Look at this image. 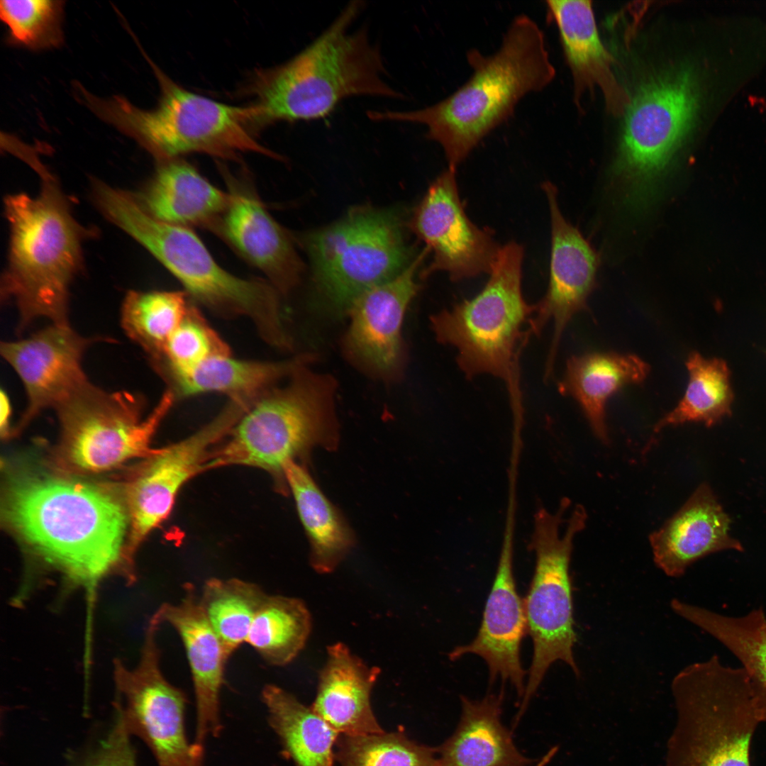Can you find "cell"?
<instances>
[{
    "label": "cell",
    "instance_id": "obj_11",
    "mask_svg": "<svg viewBox=\"0 0 766 766\" xmlns=\"http://www.w3.org/2000/svg\"><path fill=\"white\" fill-rule=\"evenodd\" d=\"M569 506L570 500L562 499L557 512L540 508L533 516L530 548L535 564L523 601L533 652L516 722L555 662H564L577 677L580 675L573 650L577 638L570 564L574 539L584 528L587 514L582 506H575L561 533L563 515Z\"/></svg>",
    "mask_w": 766,
    "mask_h": 766
},
{
    "label": "cell",
    "instance_id": "obj_30",
    "mask_svg": "<svg viewBox=\"0 0 766 766\" xmlns=\"http://www.w3.org/2000/svg\"><path fill=\"white\" fill-rule=\"evenodd\" d=\"M673 611L716 638L741 662L761 723H766V614L762 607L739 616L721 614L677 599Z\"/></svg>",
    "mask_w": 766,
    "mask_h": 766
},
{
    "label": "cell",
    "instance_id": "obj_26",
    "mask_svg": "<svg viewBox=\"0 0 766 766\" xmlns=\"http://www.w3.org/2000/svg\"><path fill=\"white\" fill-rule=\"evenodd\" d=\"M136 197L149 214L161 221L212 231L230 201L228 192L213 185L179 158L160 162L152 179Z\"/></svg>",
    "mask_w": 766,
    "mask_h": 766
},
{
    "label": "cell",
    "instance_id": "obj_3",
    "mask_svg": "<svg viewBox=\"0 0 766 766\" xmlns=\"http://www.w3.org/2000/svg\"><path fill=\"white\" fill-rule=\"evenodd\" d=\"M37 153L24 143L13 150L38 174V196L19 193L4 199L10 238L1 296L16 306L20 331L38 318L69 324L70 285L82 265L86 234L57 177Z\"/></svg>",
    "mask_w": 766,
    "mask_h": 766
},
{
    "label": "cell",
    "instance_id": "obj_28",
    "mask_svg": "<svg viewBox=\"0 0 766 766\" xmlns=\"http://www.w3.org/2000/svg\"><path fill=\"white\" fill-rule=\"evenodd\" d=\"M504 692L481 700L461 697L462 714L453 735L438 749V766H528L501 721Z\"/></svg>",
    "mask_w": 766,
    "mask_h": 766
},
{
    "label": "cell",
    "instance_id": "obj_27",
    "mask_svg": "<svg viewBox=\"0 0 766 766\" xmlns=\"http://www.w3.org/2000/svg\"><path fill=\"white\" fill-rule=\"evenodd\" d=\"M313 359V356L308 354L278 362L220 355L187 372L163 371L159 374L176 400L206 393H221L228 395L230 399L255 401Z\"/></svg>",
    "mask_w": 766,
    "mask_h": 766
},
{
    "label": "cell",
    "instance_id": "obj_33",
    "mask_svg": "<svg viewBox=\"0 0 766 766\" xmlns=\"http://www.w3.org/2000/svg\"><path fill=\"white\" fill-rule=\"evenodd\" d=\"M686 367L689 381L684 394L677 406L655 424L654 433L689 422L711 427L732 413L734 394L726 362L716 357L706 359L693 352L687 357Z\"/></svg>",
    "mask_w": 766,
    "mask_h": 766
},
{
    "label": "cell",
    "instance_id": "obj_19",
    "mask_svg": "<svg viewBox=\"0 0 766 766\" xmlns=\"http://www.w3.org/2000/svg\"><path fill=\"white\" fill-rule=\"evenodd\" d=\"M516 516L506 515L504 532L495 578L488 596L482 623L475 638L457 646L449 653L455 660L466 654H475L484 660L489 681L498 677L509 681L519 697L525 692L520 648L527 631L523 602L514 574V547Z\"/></svg>",
    "mask_w": 766,
    "mask_h": 766
},
{
    "label": "cell",
    "instance_id": "obj_12",
    "mask_svg": "<svg viewBox=\"0 0 766 766\" xmlns=\"http://www.w3.org/2000/svg\"><path fill=\"white\" fill-rule=\"evenodd\" d=\"M176 401L167 389L145 418V400L127 391L106 392L88 382L55 410L61 438L59 466L67 472L98 473L133 458H145L160 423Z\"/></svg>",
    "mask_w": 766,
    "mask_h": 766
},
{
    "label": "cell",
    "instance_id": "obj_13",
    "mask_svg": "<svg viewBox=\"0 0 766 766\" xmlns=\"http://www.w3.org/2000/svg\"><path fill=\"white\" fill-rule=\"evenodd\" d=\"M306 245L316 287L335 310L348 312L366 291L399 274L409 250L392 212L365 209L311 233Z\"/></svg>",
    "mask_w": 766,
    "mask_h": 766
},
{
    "label": "cell",
    "instance_id": "obj_29",
    "mask_svg": "<svg viewBox=\"0 0 766 766\" xmlns=\"http://www.w3.org/2000/svg\"><path fill=\"white\" fill-rule=\"evenodd\" d=\"M649 372V365L636 355L589 353L567 360L558 388L577 401L594 434L607 442L608 401L624 387L644 382Z\"/></svg>",
    "mask_w": 766,
    "mask_h": 766
},
{
    "label": "cell",
    "instance_id": "obj_9",
    "mask_svg": "<svg viewBox=\"0 0 766 766\" xmlns=\"http://www.w3.org/2000/svg\"><path fill=\"white\" fill-rule=\"evenodd\" d=\"M523 252L516 242L501 246L484 288L431 318L437 340L455 348L467 378L488 374L504 381L514 417L523 416L519 359L535 310L522 293Z\"/></svg>",
    "mask_w": 766,
    "mask_h": 766
},
{
    "label": "cell",
    "instance_id": "obj_1",
    "mask_svg": "<svg viewBox=\"0 0 766 766\" xmlns=\"http://www.w3.org/2000/svg\"><path fill=\"white\" fill-rule=\"evenodd\" d=\"M2 517L62 590H82L91 607L98 587L117 575L137 579L126 543V500L102 484L62 474L23 472L6 483Z\"/></svg>",
    "mask_w": 766,
    "mask_h": 766
},
{
    "label": "cell",
    "instance_id": "obj_10",
    "mask_svg": "<svg viewBox=\"0 0 766 766\" xmlns=\"http://www.w3.org/2000/svg\"><path fill=\"white\" fill-rule=\"evenodd\" d=\"M676 722L665 766H751L753 735L761 723L742 667L717 655L690 664L673 678Z\"/></svg>",
    "mask_w": 766,
    "mask_h": 766
},
{
    "label": "cell",
    "instance_id": "obj_36",
    "mask_svg": "<svg viewBox=\"0 0 766 766\" xmlns=\"http://www.w3.org/2000/svg\"><path fill=\"white\" fill-rule=\"evenodd\" d=\"M257 584L236 578H211L199 601L229 657L246 643L256 613L267 596Z\"/></svg>",
    "mask_w": 766,
    "mask_h": 766
},
{
    "label": "cell",
    "instance_id": "obj_31",
    "mask_svg": "<svg viewBox=\"0 0 766 766\" xmlns=\"http://www.w3.org/2000/svg\"><path fill=\"white\" fill-rule=\"evenodd\" d=\"M284 476L310 543L311 566L318 573H331L350 550L352 531L304 465L290 462Z\"/></svg>",
    "mask_w": 766,
    "mask_h": 766
},
{
    "label": "cell",
    "instance_id": "obj_5",
    "mask_svg": "<svg viewBox=\"0 0 766 766\" xmlns=\"http://www.w3.org/2000/svg\"><path fill=\"white\" fill-rule=\"evenodd\" d=\"M622 84L629 103L622 116L614 179L630 209L646 208L687 144L701 107L700 78L687 59L640 66Z\"/></svg>",
    "mask_w": 766,
    "mask_h": 766
},
{
    "label": "cell",
    "instance_id": "obj_6",
    "mask_svg": "<svg viewBox=\"0 0 766 766\" xmlns=\"http://www.w3.org/2000/svg\"><path fill=\"white\" fill-rule=\"evenodd\" d=\"M93 196L102 213L152 254L190 298L226 316H243L269 345L286 338L279 292L267 281L238 277L223 268L192 228L149 214L136 196L97 181Z\"/></svg>",
    "mask_w": 766,
    "mask_h": 766
},
{
    "label": "cell",
    "instance_id": "obj_39",
    "mask_svg": "<svg viewBox=\"0 0 766 766\" xmlns=\"http://www.w3.org/2000/svg\"><path fill=\"white\" fill-rule=\"evenodd\" d=\"M228 355V345L191 304L170 336L162 358L152 365L158 373L183 372L213 357Z\"/></svg>",
    "mask_w": 766,
    "mask_h": 766
},
{
    "label": "cell",
    "instance_id": "obj_25",
    "mask_svg": "<svg viewBox=\"0 0 766 766\" xmlns=\"http://www.w3.org/2000/svg\"><path fill=\"white\" fill-rule=\"evenodd\" d=\"M380 672L353 654L344 643L329 645L311 707L338 734L383 733L370 704L372 689Z\"/></svg>",
    "mask_w": 766,
    "mask_h": 766
},
{
    "label": "cell",
    "instance_id": "obj_2",
    "mask_svg": "<svg viewBox=\"0 0 766 766\" xmlns=\"http://www.w3.org/2000/svg\"><path fill=\"white\" fill-rule=\"evenodd\" d=\"M466 57L472 74L447 97L415 110H369L368 118L425 126L426 137L440 145L448 168L456 170L525 96L543 90L555 76L544 33L524 13L513 18L494 52L472 48Z\"/></svg>",
    "mask_w": 766,
    "mask_h": 766
},
{
    "label": "cell",
    "instance_id": "obj_35",
    "mask_svg": "<svg viewBox=\"0 0 766 766\" xmlns=\"http://www.w3.org/2000/svg\"><path fill=\"white\" fill-rule=\"evenodd\" d=\"M186 292L175 291H130L126 295L121 325L152 364L162 358L170 336L192 304Z\"/></svg>",
    "mask_w": 766,
    "mask_h": 766
},
{
    "label": "cell",
    "instance_id": "obj_23",
    "mask_svg": "<svg viewBox=\"0 0 766 766\" xmlns=\"http://www.w3.org/2000/svg\"><path fill=\"white\" fill-rule=\"evenodd\" d=\"M731 518L711 488L701 484L681 509L649 538L654 562L666 575L678 577L696 560L714 553L743 551L729 534Z\"/></svg>",
    "mask_w": 766,
    "mask_h": 766
},
{
    "label": "cell",
    "instance_id": "obj_4",
    "mask_svg": "<svg viewBox=\"0 0 766 766\" xmlns=\"http://www.w3.org/2000/svg\"><path fill=\"white\" fill-rule=\"evenodd\" d=\"M364 6L350 1L299 53L254 74L247 91L258 109L257 126L323 118L352 96L404 99L387 80L382 51L369 28L352 29Z\"/></svg>",
    "mask_w": 766,
    "mask_h": 766
},
{
    "label": "cell",
    "instance_id": "obj_7",
    "mask_svg": "<svg viewBox=\"0 0 766 766\" xmlns=\"http://www.w3.org/2000/svg\"><path fill=\"white\" fill-rule=\"evenodd\" d=\"M160 87L152 109L133 106L121 96L101 99L82 85L76 96L101 120L134 138L159 162L189 153L233 160L243 152H257L280 160L255 138L258 110L253 104L237 106L192 92L167 76L149 58Z\"/></svg>",
    "mask_w": 766,
    "mask_h": 766
},
{
    "label": "cell",
    "instance_id": "obj_21",
    "mask_svg": "<svg viewBox=\"0 0 766 766\" xmlns=\"http://www.w3.org/2000/svg\"><path fill=\"white\" fill-rule=\"evenodd\" d=\"M226 177L230 201L213 232L260 270L279 293H289L298 284L303 265L288 235L254 189Z\"/></svg>",
    "mask_w": 766,
    "mask_h": 766
},
{
    "label": "cell",
    "instance_id": "obj_18",
    "mask_svg": "<svg viewBox=\"0 0 766 766\" xmlns=\"http://www.w3.org/2000/svg\"><path fill=\"white\" fill-rule=\"evenodd\" d=\"M98 340L79 335L70 324L52 323L27 338L1 343V354L20 377L28 400L16 432L44 409H55L89 382L82 360Z\"/></svg>",
    "mask_w": 766,
    "mask_h": 766
},
{
    "label": "cell",
    "instance_id": "obj_17",
    "mask_svg": "<svg viewBox=\"0 0 766 766\" xmlns=\"http://www.w3.org/2000/svg\"><path fill=\"white\" fill-rule=\"evenodd\" d=\"M542 189L550 216V277L545 295L535 305L529 331L531 335H538L550 321L553 323L545 374L549 377L565 328L577 313L588 309V298L596 287L599 257L580 231L563 216L555 186L545 182Z\"/></svg>",
    "mask_w": 766,
    "mask_h": 766
},
{
    "label": "cell",
    "instance_id": "obj_40",
    "mask_svg": "<svg viewBox=\"0 0 766 766\" xmlns=\"http://www.w3.org/2000/svg\"><path fill=\"white\" fill-rule=\"evenodd\" d=\"M130 736L117 714L110 731L81 766H138Z\"/></svg>",
    "mask_w": 766,
    "mask_h": 766
},
{
    "label": "cell",
    "instance_id": "obj_37",
    "mask_svg": "<svg viewBox=\"0 0 766 766\" xmlns=\"http://www.w3.org/2000/svg\"><path fill=\"white\" fill-rule=\"evenodd\" d=\"M437 750L404 733L340 735L336 757L341 766H438Z\"/></svg>",
    "mask_w": 766,
    "mask_h": 766
},
{
    "label": "cell",
    "instance_id": "obj_41",
    "mask_svg": "<svg viewBox=\"0 0 766 766\" xmlns=\"http://www.w3.org/2000/svg\"><path fill=\"white\" fill-rule=\"evenodd\" d=\"M1 405V418H0V431L1 435L3 438H6L9 435L10 431V418L11 415V406L9 398L6 393L1 390L0 397Z\"/></svg>",
    "mask_w": 766,
    "mask_h": 766
},
{
    "label": "cell",
    "instance_id": "obj_20",
    "mask_svg": "<svg viewBox=\"0 0 766 766\" xmlns=\"http://www.w3.org/2000/svg\"><path fill=\"white\" fill-rule=\"evenodd\" d=\"M427 250L399 274L357 297L349 308L346 352L370 372L384 377L397 374L403 359L401 330L406 310L416 294V270Z\"/></svg>",
    "mask_w": 766,
    "mask_h": 766
},
{
    "label": "cell",
    "instance_id": "obj_34",
    "mask_svg": "<svg viewBox=\"0 0 766 766\" xmlns=\"http://www.w3.org/2000/svg\"><path fill=\"white\" fill-rule=\"evenodd\" d=\"M311 616L300 599L267 594L252 623L246 643L268 664L284 666L304 648Z\"/></svg>",
    "mask_w": 766,
    "mask_h": 766
},
{
    "label": "cell",
    "instance_id": "obj_16",
    "mask_svg": "<svg viewBox=\"0 0 766 766\" xmlns=\"http://www.w3.org/2000/svg\"><path fill=\"white\" fill-rule=\"evenodd\" d=\"M455 172L448 168L431 184L411 225L433 253L423 274L443 271L453 282L489 273L501 247L488 229L478 227L468 218Z\"/></svg>",
    "mask_w": 766,
    "mask_h": 766
},
{
    "label": "cell",
    "instance_id": "obj_38",
    "mask_svg": "<svg viewBox=\"0 0 766 766\" xmlns=\"http://www.w3.org/2000/svg\"><path fill=\"white\" fill-rule=\"evenodd\" d=\"M63 9L62 1H1L0 16L7 28V41L33 50L61 45Z\"/></svg>",
    "mask_w": 766,
    "mask_h": 766
},
{
    "label": "cell",
    "instance_id": "obj_22",
    "mask_svg": "<svg viewBox=\"0 0 766 766\" xmlns=\"http://www.w3.org/2000/svg\"><path fill=\"white\" fill-rule=\"evenodd\" d=\"M184 590L180 601L164 603L155 613L162 623L176 631L183 643L196 701L194 742L204 747L207 738L216 736L221 729V693L230 657L208 621L194 586L187 584Z\"/></svg>",
    "mask_w": 766,
    "mask_h": 766
},
{
    "label": "cell",
    "instance_id": "obj_14",
    "mask_svg": "<svg viewBox=\"0 0 766 766\" xmlns=\"http://www.w3.org/2000/svg\"><path fill=\"white\" fill-rule=\"evenodd\" d=\"M161 624L152 615L134 668L114 660L117 714L129 733L147 745L158 766H204V747L191 743L187 735L186 695L160 668L157 633Z\"/></svg>",
    "mask_w": 766,
    "mask_h": 766
},
{
    "label": "cell",
    "instance_id": "obj_15",
    "mask_svg": "<svg viewBox=\"0 0 766 766\" xmlns=\"http://www.w3.org/2000/svg\"><path fill=\"white\" fill-rule=\"evenodd\" d=\"M246 409L243 402L230 399L219 413L197 431L155 449L144 458L125 490L129 516L126 553L133 563L142 543L169 516L182 487L206 471L215 448Z\"/></svg>",
    "mask_w": 766,
    "mask_h": 766
},
{
    "label": "cell",
    "instance_id": "obj_24",
    "mask_svg": "<svg viewBox=\"0 0 766 766\" xmlns=\"http://www.w3.org/2000/svg\"><path fill=\"white\" fill-rule=\"evenodd\" d=\"M545 3L559 32L576 101L596 87L602 93L607 111L621 117L629 98L614 72L615 58L599 37L591 2L548 0Z\"/></svg>",
    "mask_w": 766,
    "mask_h": 766
},
{
    "label": "cell",
    "instance_id": "obj_32",
    "mask_svg": "<svg viewBox=\"0 0 766 766\" xmlns=\"http://www.w3.org/2000/svg\"><path fill=\"white\" fill-rule=\"evenodd\" d=\"M262 700L270 726L296 766H333L338 733L311 707L273 684L264 687Z\"/></svg>",
    "mask_w": 766,
    "mask_h": 766
},
{
    "label": "cell",
    "instance_id": "obj_8",
    "mask_svg": "<svg viewBox=\"0 0 766 766\" xmlns=\"http://www.w3.org/2000/svg\"><path fill=\"white\" fill-rule=\"evenodd\" d=\"M306 366L294 372L286 385L274 387L252 403L216 447L206 470L229 465L258 468L285 491L288 464L305 460L316 447L336 448L334 381Z\"/></svg>",
    "mask_w": 766,
    "mask_h": 766
}]
</instances>
